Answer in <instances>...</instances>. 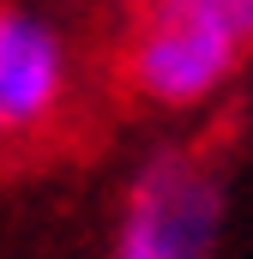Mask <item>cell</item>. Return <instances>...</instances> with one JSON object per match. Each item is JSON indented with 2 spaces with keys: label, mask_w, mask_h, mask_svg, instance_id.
Listing matches in <instances>:
<instances>
[{
  "label": "cell",
  "mask_w": 253,
  "mask_h": 259,
  "mask_svg": "<svg viewBox=\"0 0 253 259\" xmlns=\"http://www.w3.org/2000/svg\"><path fill=\"white\" fill-rule=\"evenodd\" d=\"M253 61V0H133L115 49L121 91L151 115L211 109Z\"/></svg>",
  "instance_id": "cell-1"
},
{
  "label": "cell",
  "mask_w": 253,
  "mask_h": 259,
  "mask_svg": "<svg viewBox=\"0 0 253 259\" xmlns=\"http://www.w3.org/2000/svg\"><path fill=\"white\" fill-rule=\"evenodd\" d=\"M223 175L199 151H151L126 181L103 259H211L223 235Z\"/></svg>",
  "instance_id": "cell-2"
},
{
  "label": "cell",
  "mask_w": 253,
  "mask_h": 259,
  "mask_svg": "<svg viewBox=\"0 0 253 259\" xmlns=\"http://www.w3.org/2000/svg\"><path fill=\"white\" fill-rule=\"evenodd\" d=\"M72 30L36 0H0V145L49 133L72 103Z\"/></svg>",
  "instance_id": "cell-3"
}]
</instances>
